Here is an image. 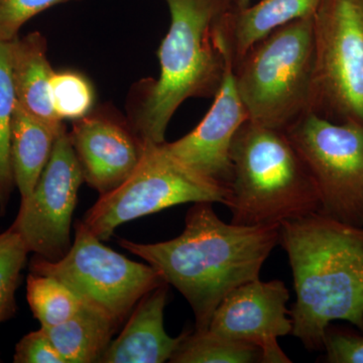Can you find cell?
Returning a JSON list of instances; mask_svg holds the SVG:
<instances>
[{
	"label": "cell",
	"mask_w": 363,
	"mask_h": 363,
	"mask_svg": "<svg viewBox=\"0 0 363 363\" xmlns=\"http://www.w3.org/2000/svg\"><path fill=\"white\" fill-rule=\"evenodd\" d=\"M279 242V224L225 223L210 202L194 203L183 233L173 240L152 245L118 240L185 297L199 332L208 330L215 310L231 291L259 279L262 264Z\"/></svg>",
	"instance_id": "6da1fadb"
},
{
	"label": "cell",
	"mask_w": 363,
	"mask_h": 363,
	"mask_svg": "<svg viewBox=\"0 0 363 363\" xmlns=\"http://www.w3.org/2000/svg\"><path fill=\"white\" fill-rule=\"evenodd\" d=\"M279 242L297 298L290 311L293 335L313 350L323 346L332 322L363 332V227L317 212L281 222Z\"/></svg>",
	"instance_id": "7a4b0ae2"
},
{
	"label": "cell",
	"mask_w": 363,
	"mask_h": 363,
	"mask_svg": "<svg viewBox=\"0 0 363 363\" xmlns=\"http://www.w3.org/2000/svg\"><path fill=\"white\" fill-rule=\"evenodd\" d=\"M171 25L157 51L159 78L145 83L131 128L143 142L164 143L172 117L189 98L214 97L231 52L227 0H164Z\"/></svg>",
	"instance_id": "3957f363"
},
{
	"label": "cell",
	"mask_w": 363,
	"mask_h": 363,
	"mask_svg": "<svg viewBox=\"0 0 363 363\" xmlns=\"http://www.w3.org/2000/svg\"><path fill=\"white\" fill-rule=\"evenodd\" d=\"M231 223L272 225L320 212L316 184L285 131L245 121L230 149Z\"/></svg>",
	"instance_id": "277c9868"
},
{
	"label": "cell",
	"mask_w": 363,
	"mask_h": 363,
	"mask_svg": "<svg viewBox=\"0 0 363 363\" xmlns=\"http://www.w3.org/2000/svg\"><path fill=\"white\" fill-rule=\"evenodd\" d=\"M313 73V16L272 30L233 62L248 119L283 131L311 111Z\"/></svg>",
	"instance_id": "5b68a950"
},
{
	"label": "cell",
	"mask_w": 363,
	"mask_h": 363,
	"mask_svg": "<svg viewBox=\"0 0 363 363\" xmlns=\"http://www.w3.org/2000/svg\"><path fill=\"white\" fill-rule=\"evenodd\" d=\"M164 143L143 142L135 171L119 187L100 195L86 212L83 223L100 240H108L126 222L166 208L197 202L226 205L228 188L184 164Z\"/></svg>",
	"instance_id": "8992f818"
},
{
	"label": "cell",
	"mask_w": 363,
	"mask_h": 363,
	"mask_svg": "<svg viewBox=\"0 0 363 363\" xmlns=\"http://www.w3.org/2000/svg\"><path fill=\"white\" fill-rule=\"evenodd\" d=\"M30 272L59 279L117 328L143 296L166 283L150 264L133 262L105 247L83 221L76 222L74 242L63 259L49 262L35 255Z\"/></svg>",
	"instance_id": "52a82bcc"
},
{
	"label": "cell",
	"mask_w": 363,
	"mask_h": 363,
	"mask_svg": "<svg viewBox=\"0 0 363 363\" xmlns=\"http://www.w3.org/2000/svg\"><path fill=\"white\" fill-rule=\"evenodd\" d=\"M311 111L363 124V0H321L313 16Z\"/></svg>",
	"instance_id": "ba28073f"
},
{
	"label": "cell",
	"mask_w": 363,
	"mask_h": 363,
	"mask_svg": "<svg viewBox=\"0 0 363 363\" xmlns=\"http://www.w3.org/2000/svg\"><path fill=\"white\" fill-rule=\"evenodd\" d=\"M285 133L316 184L319 213L363 227V124L309 112Z\"/></svg>",
	"instance_id": "9c48e42d"
},
{
	"label": "cell",
	"mask_w": 363,
	"mask_h": 363,
	"mask_svg": "<svg viewBox=\"0 0 363 363\" xmlns=\"http://www.w3.org/2000/svg\"><path fill=\"white\" fill-rule=\"evenodd\" d=\"M84 182L66 126L60 130L52 156L11 228L30 252L49 262L63 259L72 247L71 226Z\"/></svg>",
	"instance_id": "30bf717a"
},
{
	"label": "cell",
	"mask_w": 363,
	"mask_h": 363,
	"mask_svg": "<svg viewBox=\"0 0 363 363\" xmlns=\"http://www.w3.org/2000/svg\"><path fill=\"white\" fill-rule=\"evenodd\" d=\"M289 298L288 289L279 279L247 281L222 300L208 330L253 344L262 351V362H292L278 344L279 337L293 331V320L286 308Z\"/></svg>",
	"instance_id": "8fae6325"
},
{
	"label": "cell",
	"mask_w": 363,
	"mask_h": 363,
	"mask_svg": "<svg viewBox=\"0 0 363 363\" xmlns=\"http://www.w3.org/2000/svg\"><path fill=\"white\" fill-rule=\"evenodd\" d=\"M213 98V104L194 130L164 145L191 169L228 188L233 180L231 145L236 131L248 121L247 109L236 89L231 54L220 87Z\"/></svg>",
	"instance_id": "7c38bea8"
},
{
	"label": "cell",
	"mask_w": 363,
	"mask_h": 363,
	"mask_svg": "<svg viewBox=\"0 0 363 363\" xmlns=\"http://www.w3.org/2000/svg\"><path fill=\"white\" fill-rule=\"evenodd\" d=\"M84 182L100 195L119 187L142 157L143 140L130 124L104 113L75 121L69 133Z\"/></svg>",
	"instance_id": "4fadbf2b"
},
{
	"label": "cell",
	"mask_w": 363,
	"mask_h": 363,
	"mask_svg": "<svg viewBox=\"0 0 363 363\" xmlns=\"http://www.w3.org/2000/svg\"><path fill=\"white\" fill-rule=\"evenodd\" d=\"M164 283L140 298L118 337L111 340L100 363H162L171 359L184 337H169L164 311L169 294Z\"/></svg>",
	"instance_id": "5bb4252c"
},
{
	"label": "cell",
	"mask_w": 363,
	"mask_h": 363,
	"mask_svg": "<svg viewBox=\"0 0 363 363\" xmlns=\"http://www.w3.org/2000/svg\"><path fill=\"white\" fill-rule=\"evenodd\" d=\"M11 64L18 106L49 125H63V121L52 108L51 79L55 71L48 59V44L44 35L33 32L11 40Z\"/></svg>",
	"instance_id": "9a60e30c"
},
{
	"label": "cell",
	"mask_w": 363,
	"mask_h": 363,
	"mask_svg": "<svg viewBox=\"0 0 363 363\" xmlns=\"http://www.w3.org/2000/svg\"><path fill=\"white\" fill-rule=\"evenodd\" d=\"M321 0H260L255 6L226 14L225 37L233 61L272 30L300 18L313 16Z\"/></svg>",
	"instance_id": "2e32d148"
},
{
	"label": "cell",
	"mask_w": 363,
	"mask_h": 363,
	"mask_svg": "<svg viewBox=\"0 0 363 363\" xmlns=\"http://www.w3.org/2000/svg\"><path fill=\"white\" fill-rule=\"evenodd\" d=\"M64 125V124H63ZM30 116L16 104L11 128V157L14 183L25 201L44 171L60 130Z\"/></svg>",
	"instance_id": "e0dca14e"
},
{
	"label": "cell",
	"mask_w": 363,
	"mask_h": 363,
	"mask_svg": "<svg viewBox=\"0 0 363 363\" xmlns=\"http://www.w3.org/2000/svg\"><path fill=\"white\" fill-rule=\"evenodd\" d=\"M42 328L65 363L99 362L118 329L109 318L85 303L63 323Z\"/></svg>",
	"instance_id": "ac0fdd59"
},
{
	"label": "cell",
	"mask_w": 363,
	"mask_h": 363,
	"mask_svg": "<svg viewBox=\"0 0 363 363\" xmlns=\"http://www.w3.org/2000/svg\"><path fill=\"white\" fill-rule=\"evenodd\" d=\"M262 362L259 347L243 341L222 337L207 331L186 332L169 359L172 363Z\"/></svg>",
	"instance_id": "d6986e66"
},
{
	"label": "cell",
	"mask_w": 363,
	"mask_h": 363,
	"mask_svg": "<svg viewBox=\"0 0 363 363\" xmlns=\"http://www.w3.org/2000/svg\"><path fill=\"white\" fill-rule=\"evenodd\" d=\"M16 106L11 42L0 40V217L6 216L16 188L11 157V128Z\"/></svg>",
	"instance_id": "ffe728a7"
},
{
	"label": "cell",
	"mask_w": 363,
	"mask_h": 363,
	"mask_svg": "<svg viewBox=\"0 0 363 363\" xmlns=\"http://www.w3.org/2000/svg\"><path fill=\"white\" fill-rule=\"evenodd\" d=\"M26 298L40 327L57 326L78 312L82 301L59 279L30 272L26 279Z\"/></svg>",
	"instance_id": "44dd1931"
},
{
	"label": "cell",
	"mask_w": 363,
	"mask_h": 363,
	"mask_svg": "<svg viewBox=\"0 0 363 363\" xmlns=\"http://www.w3.org/2000/svg\"><path fill=\"white\" fill-rule=\"evenodd\" d=\"M30 250L11 227L0 233V324L18 311L16 294Z\"/></svg>",
	"instance_id": "7402d4cb"
},
{
	"label": "cell",
	"mask_w": 363,
	"mask_h": 363,
	"mask_svg": "<svg viewBox=\"0 0 363 363\" xmlns=\"http://www.w3.org/2000/svg\"><path fill=\"white\" fill-rule=\"evenodd\" d=\"M51 100L59 119L78 121L92 112L94 89L82 74L74 71L54 72L51 79Z\"/></svg>",
	"instance_id": "603a6c76"
},
{
	"label": "cell",
	"mask_w": 363,
	"mask_h": 363,
	"mask_svg": "<svg viewBox=\"0 0 363 363\" xmlns=\"http://www.w3.org/2000/svg\"><path fill=\"white\" fill-rule=\"evenodd\" d=\"M70 0H0V40L11 42L33 16Z\"/></svg>",
	"instance_id": "cb8c5ba5"
},
{
	"label": "cell",
	"mask_w": 363,
	"mask_h": 363,
	"mask_svg": "<svg viewBox=\"0 0 363 363\" xmlns=\"http://www.w3.org/2000/svg\"><path fill=\"white\" fill-rule=\"evenodd\" d=\"M13 362L65 363L42 327L18 341L14 350Z\"/></svg>",
	"instance_id": "d4e9b609"
},
{
	"label": "cell",
	"mask_w": 363,
	"mask_h": 363,
	"mask_svg": "<svg viewBox=\"0 0 363 363\" xmlns=\"http://www.w3.org/2000/svg\"><path fill=\"white\" fill-rule=\"evenodd\" d=\"M326 362L331 363H363V336L329 327L325 334Z\"/></svg>",
	"instance_id": "484cf974"
},
{
	"label": "cell",
	"mask_w": 363,
	"mask_h": 363,
	"mask_svg": "<svg viewBox=\"0 0 363 363\" xmlns=\"http://www.w3.org/2000/svg\"><path fill=\"white\" fill-rule=\"evenodd\" d=\"M233 11H240L250 4V0H227Z\"/></svg>",
	"instance_id": "4316f807"
}]
</instances>
